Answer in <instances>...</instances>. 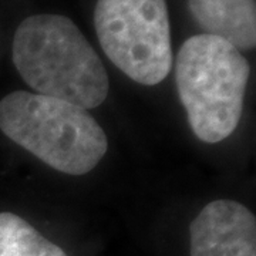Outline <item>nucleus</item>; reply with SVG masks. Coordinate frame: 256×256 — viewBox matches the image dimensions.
<instances>
[{"instance_id":"obj_1","label":"nucleus","mask_w":256,"mask_h":256,"mask_svg":"<svg viewBox=\"0 0 256 256\" xmlns=\"http://www.w3.org/2000/svg\"><path fill=\"white\" fill-rule=\"evenodd\" d=\"M13 63L37 94L84 110L102 104L110 80L100 56L70 18L34 14L20 23L13 38Z\"/></svg>"},{"instance_id":"obj_2","label":"nucleus","mask_w":256,"mask_h":256,"mask_svg":"<svg viewBox=\"0 0 256 256\" xmlns=\"http://www.w3.org/2000/svg\"><path fill=\"white\" fill-rule=\"evenodd\" d=\"M0 130L44 164L68 175L94 170L107 136L87 110L37 92H14L0 101Z\"/></svg>"},{"instance_id":"obj_3","label":"nucleus","mask_w":256,"mask_h":256,"mask_svg":"<svg viewBox=\"0 0 256 256\" xmlns=\"http://www.w3.org/2000/svg\"><path fill=\"white\" fill-rule=\"evenodd\" d=\"M249 74L246 58L220 37L198 34L180 48L175 66L178 94L201 141L220 142L238 127Z\"/></svg>"},{"instance_id":"obj_4","label":"nucleus","mask_w":256,"mask_h":256,"mask_svg":"<svg viewBox=\"0 0 256 256\" xmlns=\"http://www.w3.org/2000/svg\"><path fill=\"white\" fill-rule=\"evenodd\" d=\"M94 26L104 53L131 80L156 86L168 76L172 46L165 0H98Z\"/></svg>"},{"instance_id":"obj_5","label":"nucleus","mask_w":256,"mask_h":256,"mask_svg":"<svg viewBox=\"0 0 256 256\" xmlns=\"http://www.w3.org/2000/svg\"><path fill=\"white\" fill-rule=\"evenodd\" d=\"M191 256H256V220L245 205L218 200L191 222Z\"/></svg>"},{"instance_id":"obj_6","label":"nucleus","mask_w":256,"mask_h":256,"mask_svg":"<svg viewBox=\"0 0 256 256\" xmlns=\"http://www.w3.org/2000/svg\"><path fill=\"white\" fill-rule=\"evenodd\" d=\"M188 4L205 34L220 37L239 52L255 47V0H188Z\"/></svg>"},{"instance_id":"obj_7","label":"nucleus","mask_w":256,"mask_h":256,"mask_svg":"<svg viewBox=\"0 0 256 256\" xmlns=\"http://www.w3.org/2000/svg\"><path fill=\"white\" fill-rule=\"evenodd\" d=\"M0 256H67L28 220L10 212L0 214Z\"/></svg>"}]
</instances>
